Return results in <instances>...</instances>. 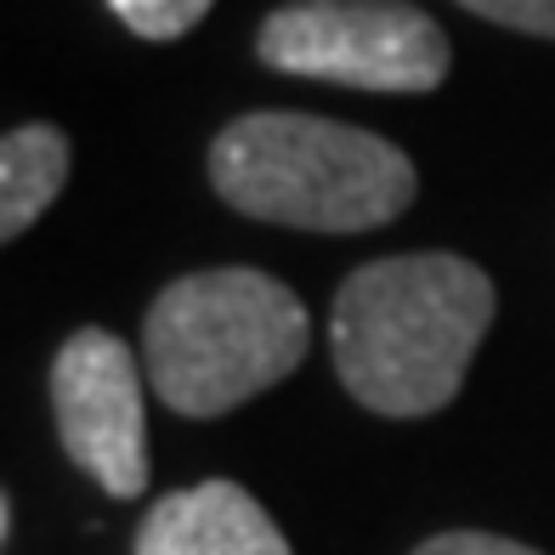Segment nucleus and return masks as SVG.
I'll return each mask as SVG.
<instances>
[{
    "mask_svg": "<svg viewBox=\"0 0 555 555\" xmlns=\"http://www.w3.org/2000/svg\"><path fill=\"white\" fill-rule=\"evenodd\" d=\"M409 555H544V550L499 539V533H476V527H453V533H437V539L414 544Z\"/></svg>",
    "mask_w": 555,
    "mask_h": 555,
    "instance_id": "10",
    "label": "nucleus"
},
{
    "mask_svg": "<svg viewBox=\"0 0 555 555\" xmlns=\"http://www.w3.org/2000/svg\"><path fill=\"white\" fill-rule=\"evenodd\" d=\"M460 7L488 23H504V29L555 40V0H460Z\"/></svg>",
    "mask_w": 555,
    "mask_h": 555,
    "instance_id": "9",
    "label": "nucleus"
},
{
    "mask_svg": "<svg viewBox=\"0 0 555 555\" xmlns=\"http://www.w3.org/2000/svg\"><path fill=\"white\" fill-rule=\"evenodd\" d=\"M142 363L108 330H74L52 363L57 442L108 499L147 493V409Z\"/></svg>",
    "mask_w": 555,
    "mask_h": 555,
    "instance_id": "5",
    "label": "nucleus"
},
{
    "mask_svg": "<svg viewBox=\"0 0 555 555\" xmlns=\"http://www.w3.org/2000/svg\"><path fill=\"white\" fill-rule=\"evenodd\" d=\"M256 57L295 80L351 91H437L448 80V35L409 0H289L278 7Z\"/></svg>",
    "mask_w": 555,
    "mask_h": 555,
    "instance_id": "4",
    "label": "nucleus"
},
{
    "mask_svg": "<svg viewBox=\"0 0 555 555\" xmlns=\"http://www.w3.org/2000/svg\"><path fill=\"white\" fill-rule=\"evenodd\" d=\"M68 137L57 125H17L0 142V238H23L68 182Z\"/></svg>",
    "mask_w": 555,
    "mask_h": 555,
    "instance_id": "7",
    "label": "nucleus"
},
{
    "mask_svg": "<svg viewBox=\"0 0 555 555\" xmlns=\"http://www.w3.org/2000/svg\"><path fill=\"white\" fill-rule=\"evenodd\" d=\"M312 318L256 267H210L165 284L142 323V369L182 420H221L307 363Z\"/></svg>",
    "mask_w": 555,
    "mask_h": 555,
    "instance_id": "2",
    "label": "nucleus"
},
{
    "mask_svg": "<svg viewBox=\"0 0 555 555\" xmlns=\"http://www.w3.org/2000/svg\"><path fill=\"white\" fill-rule=\"evenodd\" d=\"M103 7L142 40H182L188 29L205 23L216 0H103Z\"/></svg>",
    "mask_w": 555,
    "mask_h": 555,
    "instance_id": "8",
    "label": "nucleus"
},
{
    "mask_svg": "<svg viewBox=\"0 0 555 555\" xmlns=\"http://www.w3.org/2000/svg\"><path fill=\"white\" fill-rule=\"evenodd\" d=\"M493 312V278L465 256L420 249L369 261L335 289V374L369 414H442L460 397Z\"/></svg>",
    "mask_w": 555,
    "mask_h": 555,
    "instance_id": "1",
    "label": "nucleus"
},
{
    "mask_svg": "<svg viewBox=\"0 0 555 555\" xmlns=\"http://www.w3.org/2000/svg\"><path fill=\"white\" fill-rule=\"evenodd\" d=\"M137 555H295L267 504L238 482H193L165 493L137 527Z\"/></svg>",
    "mask_w": 555,
    "mask_h": 555,
    "instance_id": "6",
    "label": "nucleus"
},
{
    "mask_svg": "<svg viewBox=\"0 0 555 555\" xmlns=\"http://www.w3.org/2000/svg\"><path fill=\"white\" fill-rule=\"evenodd\" d=\"M210 188L249 221L300 233H369L414 205V159L397 142L318 114H244L210 142Z\"/></svg>",
    "mask_w": 555,
    "mask_h": 555,
    "instance_id": "3",
    "label": "nucleus"
}]
</instances>
